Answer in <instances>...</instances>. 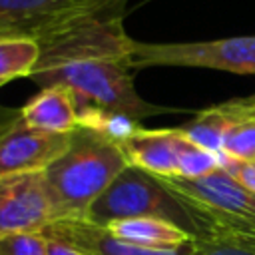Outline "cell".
<instances>
[{
    "label": "cell",
    "instance_id": "6da1fadb",
    "mask_svg": "<svg viewBox=\"0 0 255 255\" xmlns=\"http://www.w3.org/2000/svg\"><path fill=\"white\" fill-rule=\"evenodd\" d=\"M126 8L128 0H80L36 38L40 58L30 80L70 90L80 112L102 110L135 122L171 112L145 102L133 88Z\"/></svg>",
    "mask_w": 255,
    "mask_h": 255
},
{
    "label": "cell",
    "instance_id": "7a4b0ae2",
    "mask_svg": "<svg viewBox=\"0 0 255 255\" xmlns=\"http://www.w3.org/2000/svg\"><path fill=\"white\" fill-rule=\"evenodd\" d=\"M129 165L122 145L90 128L78 126L68 147L44 169L58 219H86L94 201Z\"/></svg>",
    "mask_w": 255,
    "mask_h": 255
},
{
    "label": "cell",
    "instance_id": "3957f363",
    "mask_svg": "<svg viewBox=\"0 0 255 255\" xmlns=\"http://www.w3.org/2000/svg\"><path fill=\"white\" fill-rule=\"evenodd\" d=\"M159 217L167 219L193 237L201 235V225L195 213L153 173L135 165H128L114 183L94 201L88 211V221L108 227L120 219Z\"/></svg>",
    "mask_w": 255,
    "mask_h": 255
},
{
    "label": "cell",
    "instance_id": "277c9868",
    "mask_svg": "<svg viewBox=\"0 0 255 255\" xmlns=\"http://www.w3.org/2000/svg\"><path fill=\"white\" fill-rule=\"evenodd\" d=\"M159 179L195 213L201 235H255V191L247 189L223 167L201 177L171 175Z\"/></svg>",
    "mask_w": 255,
    "mask_h": 255
},
{
    "label": "cell",
    "instance_id": "5b68a950",
    "mask_svg": "<svg viewBox=\"0 0 255 255\" xmlns=\"http://www.w3.org/2000/svg\"><path fill=\"white\" fill-rule=\"evenodd\" d=\"M129 64L131 70L151 66H183L231 74H255V36L165 44L133 40Z\"/></svg>",
    "mask_w": 255,
    "mask_h": 255
},
{
    "label": "cell",
    "instance_id": "8992f818",
    "mask_svg": "<svg viewBox=\"0 0 255 255\" xmlns=\"http://www.w3.org/2000/svg\"><path fill=\"white\" fill-rule=\"evenodd\" d=\"M56 221L42 171L0 177V239L22 233H44Z\"/></svg>",
    "mask_w": 255,
    "mask_h": 255
},
{
    "label": "cell",
    "instance_id": "52a82bcc",
    "mask_svg": "<svg viewBox=\"0 0 255 255\" xmlns=\"http://www.w3.org/2000/svg\"><path fill=\"white\" fill-rule=\"evenodd\" d=\"M70 133L30 128L20 110L0 108V177L46 169L66 147Z\"/></svg>",
    "mask_w": 255,
    "mask_h": 255
},
{
    "label": "cell",
    "instance_id": "ba28073f",
    "mask_svg": "<svg viewBox=\"0 0 255 255\" xmlns=\"http://www.w3.org/2000/svg\"><path fill=\"white\" fill-rule=\"evenodd\" d=\"M44 235L74 245L90 255H189L193 249V241L177 249L133 245L112 233L108 227L96 225L88 219H58L44 231Z\"/></svg>",
    "mask_w": 255,
    "mask_h": 255
},
{
    "label": "cell",
    "instance_id": "9c48e42d",
    "mask_svg": "<svg viewBox=\"0 0 255 255\" xmlns=\"http://www.w3.org/2000/svg\"><path fill=\"white\" fill-rule=\"evenodd\" d=\"M122 149L129 161L147 173L171 177L179 173V129H145L137 128Z\"/></svg>",
    "mask_w": 255,
    "mask_h": 255
},
{
    "label": "cell",
    "instance_id": "30bf717a",
    "mask_svg": "<svg viewBox=\"0 0 255 255\" xmlns=\"http://www.w3.org/2000/svg\"><path fill=\"white\" fill-rule=\"evenodd\" d=\"M251 120H255V94L205 108L179 129L197 145L213 153H223L225 133Z\"/></svg>",
    "mask_w": 255,
    "mask_h": 255
},
{
    "label": "cell",
    "instance_id": "8fae6325",
    "mask_svg": "<svg viewBox=\"0 0 255 255\" xmlns=\"http://www.w3.org/2000/svg\"><path fill=\"white\" fill-rule=\"evenodd\" d=\"M80 0H0V38L36 40Z\"/></svg>",
    "mask_w": 255,
    "mask_h": 255
},
{
    "label": "cell",
    "instance_id": "7c38bea8",
    "mask_svg": "<svg viewBox=\"0 0 255 255\" xmlns=\"http://www.w3.org/2000/svg\"><path fill=\"white\" fill-rule=\"evenodd\" d=\"M24 122L40 131L72 133L80 124V108L74 94L62 86L40 88V92L20 108Z\"/></svg>",
    "mask_w": 255,
    "mask_h": 255
},
{
    "label": "cell",
    "instance_id": "4fadbf2b",
    "mask_svg": "<svg viewBox=\"0 0 255 255\" xmlns=\"http://www.w3.org/2000/svg\"><path fill=\"white\" fill-rule=\"evenodd\" d=\"M108 229L133 245L151 247V249H177L195 239L191 233H187L179 225L159 217L120 219L110 223Z\"/></svg>",
    "mask_w": 255,
    "mask_h": 255
},
{
    "label": "cell",
    "instance_id": "5bb4252c",
    "mask_svg": "<svg viewBox=\"0 0 255 255\" xmlns=\"http://www.w3.org/2000/svg\"><path fill=\"white\" fill-rule=\"evenodd\" d=\"M38 58L40 46L36 40L24 36L0 38V86L16 78H30Z\"/></svg>",
    "mask_w": 255,
    "mask_h": 255
},
{
    "label": "cell",
    "instance_id": "9a60e30c",
    "mask_svg": "<svg viewBox=\"0 0 255 255\" xmlns=\"http://www.w3.org/2000/svg\"><path fill=\"white\" fill-rule=\"evenodd\" d=\"M219 167H221V153H213L197 145L179 129V173H177L179 177H201Z\"/></svg>",
    "mask_w": 255,
    "mask_h": 255
},
{
    "label": "cell",
    "instance_id": "2e32d148",
    "mask_svg": "<svg viewBox=\"0 0 255 255\" xmlns=\"http://www.w3.org/2000/svg\"><path fill=\"white\" fill-rule=\"evenodd\" d=\"M189 255H255V235H201L193 239V249Z\"/></svg>",
    "mask_w": 255,
    "mask_h": 255
},
{
    "label": "cell",
    "instance_id": "e0dca14e",
    "mask_svg": "<svg viewBox=\"0 0 255 255\" xmlns=\"http://www.w3.org/2000/svg\"><path fill=\"white\" fill-rule=\"evenodd\" d=\"M223 155L243 161H255V120L235 126L225 133Z\"/></svg>",
    "mask_w": 255,
    "mask_h": 255
},
{
    "label": "cell",
    "instance_id": "ac0fdd59",
    "mask_svg": "<svg viewBox=\"0 0 255 255\" xmlns=\"http://www.w3.org/2000/svg\"><path fill=\"white\" fill-rule=\"evenodd\" d=\"M0 255H48L44 233H22L0 239Z\"/></svg>",
    "mask_w": 255,
    "mask_h": 255
},
{
    "label": "cell",
    "instance_id": "d6986e66",
    "mask_svg": "<svg viewBox=\"0 0 255 255\" xmlns=\"http://www.w3.org/2000/svg\"><path fill=\"white\" fill-rule=\"evenodd\" d=\"M221 167L227 173H231L239 183H243L247 189L255 191V161L233 159V157L221 153Z\"/></svg>",
    "mask_w": 255,
    "mask_h": 255
},
{
    "label": "cell",
    "instance_id": "ffe728a7",
    "mask_svg": "<svg viewBox=\"0 0 255 255\" xmlns=\"http://www.w3.org/2000/svg\"><path fill=\"white\" fill-rule=\"evenodd\" d=\"M46 251H48V255H90V253H86L74 245H68L60 239H54V237H46Z\"/></svg>",
    "mask_w": 255,
    "mask_h": 255
}]
</instances>
